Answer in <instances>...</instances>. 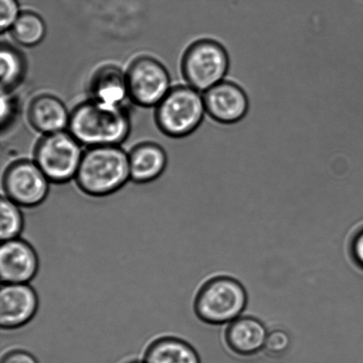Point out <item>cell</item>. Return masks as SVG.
Instances as JSON below:
<instances>
[{
    "instance_id": "cell-1",
    "label": "cell",
    "mask_w": 363,
    "mask_h": 363,
    "mask_svg": "<svg viewBox=\"0 0 363 363\" xmlns=\"http://www.w3.org/2000/svg\"><path fill=\"white\" fill-rule=\"evenodd\" d=\"M130 121L123 106L92 101L77 106L70 113L69 133L89 147L119 145L129 136Z\"/></svg>"
},
{
    "instance_id": "cell-2",
    "label": "cell",
    "mask_w": 363,
    "mask_h": 363,
    "mask_svg": "<svg viewBox=\"0 0 363 363\" xmlns=\"http://www.w3.org/2000/svg\"><path fill=\"white\" fill-rule=\"evenodd\" d=\"M130 179L129 155L118 145L91 147L84 152L76 176L84 194L105 197Z\"/></svg>"
},
{
    "instance_id": "cell-3",
    "label": "cell",
    "mask_w": 363,
    "mask_h": 363,
    "mask_svg": "<svg viewBox=\"0 0 363 363\" xmlns=\"http://www.w3.org/2000/svg\"><path fill=\"white\" fill-rule=\"evenodd\" d=\"M206 112L202 92L189 85L172 88L156 109V123L167 136H190L201 127Z\"/></svg>"
},
{
    "instance_id": "cell-4",
    "label": "cell",
    "mask_w": 363,
    "mask_h": 363,
    "mask_svg": "<svg viewBox=\"0 0 363 363\" xmlns=\"http://www.w3.org/2000/svg\"><path fill=\"white\" fill-rule=\"evenodd\" d=\"M247 305L243 284L233 277L220 276L201 287L195 297L194 312L202 322L220 325L240 318Z\"/></svg>"
},
{
    "instance_id": "cell-5",
    "label": "cell",
    "mask_w": 363,
    "mask_h": 363,
    "mask_svg": "<svg viewBox=\"0 0 363 363\" xmlns=\"http://www.w3.org/2000/svg\"><path fill=\"white\" fill-rule=\"evenodd\" d=\"M230 69V58L225 46L209 38L191 43L181 62L185 82L202 94L227 79Z\"/></svg>"
},
{
    "instance_id": "cell-6",
    "label": "cell",
    "mask_w": 363,
    "mask_h": 363,
    "mask_svg": "<svg viewBox=\"0 0 363 363\" xmlns=\"http://www.w3.org/2000/svg\"><path fill=\"white\" fill-rule=\"evenodd\" d=\"M81 144L69 133L45 135L37 145L35 162L55 184H65L76 177L83 159Z\"/></svg>"
},
{
    "instance_id": "cell-7",
    "label": "cell",
    "mask_w": 363,
    "mask_h": 363,
    "mask_svg": "<svg viewBox=\"0 0 363 363\" xmlns=\"http://www.w3.org/2000/svg\"><path fill=\"white\" fill-rule=\"evenodd\" d=\"M129 98L144 108L157 106L172 90L166 67L151 57L135 60L126 74Z\"/></svg>"
},
{
    "instance_id": "cell-8",
    "label": "cell",
    "mask_w": 363,
    "mask_h": 363,
    "mask_svg": "<svg viewBox=\"0 0 363 363\" xmlns=\"http://www.w3.org/2000/svg\"><path fill=\"white\" fill-rule=\"evenodd\" d=\"M49 180L37 163L21 160L12 163L4 173V194L21 208H35L45 201Z\"/></svg>"
},
{
    "instance_id": "cell-9",
    "label": "cell",
    "mask_w": 363,
    "mask_h": 363,
    "mask_svg": "<svg viewBox=\"0 0 363 363\" xmlns=\"http://www.w3.org/2000/svg\"><path fill=\"white\" fill-rule=\"evenodd\" d=\"M203 96L206 116L224 125L240 123L250 111V99L247 91L233 81L220 82Z\"/></svg>"
},
{
    "instance_id": "cell-10",
    "label": "cell",
    "mask_w": 363,
    "mask_h": 363,
    "mask_svg": "<svg viewBox=\"0 0 363 363\" xmlns=\"http://www.w3.org/2000/svg\"><path fill=\"white\" fill-rule=\"evenodd\" d=\"M38 297L28 284H2L0 291V325L4 330L21 328L37 314Z\"/></svg>"
},
{
    "instance_id": "cell-11",
    "label": "cell",
    "mask_w": 363,
    "mask_h": 363,
    "mask_svg": "<svg viewBox=\"0 0 363 363\" xmlns=\"http://www.w3.org/2000/svg\"><path fill=\"white\" fill-rule=\"evenodd\" d=\"M39 261L37 252L27 241L2 242L0 247V276L3 284H28L37 276Z\"/></svg>"
},
{
    "instance_id": "cell-12",
    "label": "cell",
    "mask_w": 363,
    "mask_h": 363,
    "mask_svg": "<svg viewBox=\"0 0 363 363\" xmlns=\"http://www.w3.org/2000/svg\"><path fill=\"white\" fill-rule=\"evenodd\" d=\"M266 327L252 316H242L230 323L225 333L228 347L240 357H252L264 350Z\"/></svg>"
},
{
    "instance_id": "cell-13",
    "label": "cell",
    "mask_w": 363,
    "mask_h": 363,
    "mask_svg": "<svg viewBox=\"0 0 363 363\" xmlns=\"http://www.w3.org/2000/svg\"><path fill=\"white\" fill-rule=\"evenodd\" d=\"M28 116L31 126L45 135L60 133L69 125L70 113L66 106L52 95H41L33 99Z\"/></svg>"
},
{
    "instance_id": "cell-14",
    "label": "cell",
    "mask_w": 363,
    "mask_h": 363,
    "mask_svg": "<svg viewBox=\"0 0 363 363\" xmlns=\"http://www.w3.org/2000/svg\"><path fill=\"white\" fill-rule=\"evenodd\" d=\"M130 179L137 184H147L161 177L167 166V155L154 143L137 145L129 155Z\"/></svg>"
},
{
    "instance_id": "cell-15",
    "label": "cell",
    "mask_w": 363,
    "mask_h": 363,
    "mask_svg": "<svg viewBox=\"0 0 363 363\" xmlns=\"http://www.w3.org/2000/svg\"><path fill=\"white\" fill-rule=\"evenodd\" d=\"M92 101L110 106H122L129 97L126 74L118 67L106 66L94 74L91 81Z\"/></svg>"
},
{
    "instance_id": "cell-16",
    "label": "cell",
    "mask_w": 363,
    "mask_h": 363,
    "mask_svg": "<svg viewBox=\"0 0 363 363\" xmlns=\"http://www.w3.org/2000/svg\"><path fill=\"white\" fill-rule=\"evenodd\" d=\"M144 363H201L199 355L186 341L162 337L152 341L145 352Z\"/></svg>"
},
{
    "instance_id": "cell-17",
    "label": "cell",
    "mask_w": 363,
    "mask_h": 363,
    "mask_svg": "<svg viewBox=\"0 0 363 363\" xmlns=\"http://www.w3.org/2000/svg\"><path fill=\"white\" fill-rule=\"evenodd\" d=\"M0 60H1V91L9 94L23 80L26 73V62L18 50L7 44H2Z\"/></svg>"
},
{
    "instance_id": "cell-18",
    "label": "cell",
    "mask_w": 363,
    "mask_h": 363,
    "mask_svg": "<svg viewBox=\"0 0 363 363\" xmlns=\"http://www.w3.org/2000/svg\"><path fill=\"white\" fill-rule=\"evenodd\" d=\"M14 40L23 46H35L44 40L46 34L45 21L38 13L21 12L12 28Z\"/></svg>"
},
{
    "instance_id": "cell-19",
    "label": "cell",
    "mask_w": 363,
    "mask_h": 363,
    "mask_svg": "<svg viewBox=\"0 0 363 363\" xmlns=\"http://www.w3.org/2000/svg\"><path fill=\"white\" fill-rule=\"evenodd\" d=\"M20 208L6 196H3L0 203V240L2 242L18 238L23 233L24 219Z\"/></svg>"
},
{
    "instance_id": "cell-20",
    "label": "cell",
    "mask_w": 363,
    "mask_h": 363,
    "mask_svg": "<svg viewBox=\"0 0 363 363\" xmlns=\"http://www.w3.org/2000/svg\"><path fill=\"white\" fill-rule=\"evenodd\" d=\"M291 347L289 334L282 330H275L267 337L264 351L272 357H281L287 353Z\"/></svg>"
},
{
    "instance_id": "cell-21",
    "label": "cell",
    "mask_w": 363,
    "mask_h": 363,
    "mask_svg": "<svg viewBox=\"0 0 363 363\" xmlns=\"http://www.w3.org/2000/svg\"><path fill=\"white\" fill-rule=\"evenodd\" d=\"M0 9H1V17H0V30L2 33L11 28L16 23L19 18L20 6L17 0H0Z\"/></svg>"
},
{
    "instance_id": "cell-22",
    "label": "cell",
    "mask_w": 363,
    "mask_h": 363,
    "mask_svg": "<svg viewBox=\"0 0 363 363\" xmlns=\"http://www.w3.org/2000/svg\"><path fill=\"white\" fill-rule=\"evenodd\" d=\"M350 252L354 264L363 270V226L352 237Z\"/></svg>"
},
{
    "instance_id": "cell-23",
    "label": "cell",
    "mask_w": 363,
    "mask_h": 363,
    "mask_svg": "<svg viewBox=\"0 0 363 363\" xmlns=\"http://www.w3.org/2000/svg\"><path fill=\"white\" fill-rule=\"evenodd\" d=\"M1 363H38V362L27 351L13 350L4 355Z\"/></svg>"
},
{
    "instance_id": "cell-24",
    "label": "cell",
    "mask_w": 363,
    "mask_h": 363,
    "mask_svg": "<svg viewBox=\"0 0 363 363\" xmlns=\"http://www.w3.org/2000/svg\"><path fill=\"white\" fill-rule=\"evenodd\" d=\"M1 99V124L2 127H4L9 122L11 117L13 116V104L12 99H11L9 94H6V92H2Z\"/></svg>"
},
{
    "instance_id": "cell-25",
    "label": "cell",
    "mask_w": 363,
    "mask_h": 363,
    "mask_svg": "<svg viewBox=\"0 0 363 363\" xmlns=\"http://www.w3.org/2000/svg\"><path fill=\"white\" fill-rule=\"evenodd\" d=\"M128 363H142L140 362H128Z\"/></svg>"
}]
</instances>
